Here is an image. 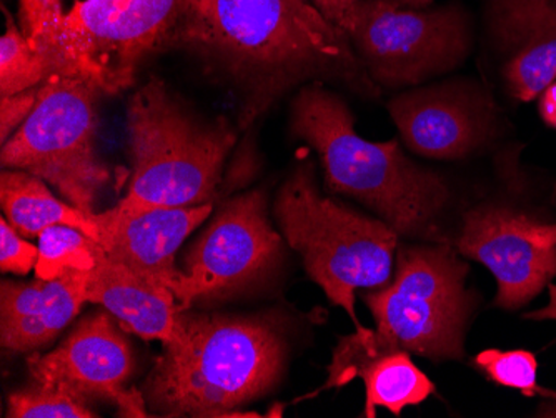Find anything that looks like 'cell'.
Segmentation results:
<instances>
[{
  "instance_id": "83f0119b",
  "label": "cell",
  "mask_w": 556,
  "mask_h": 418,
  "mask_svg": "<svg viewBox=\"0 0 556 418\" xmlns=\"http://www.w3.org/2000/svg\"><path fill=\"white\" fill-rule=\"evenodd\" d=\"M548 304L543 308H536V311L528 312L525 314L527 320H533V322H545V320H556V286L549 283L548 286Z\"/></svg>"
},
{
  "instance_id": "f1b7e54d",
  "label": "cell",
  "mask_w": 556,
  "mask_h": 418,
  "mask_svg": "<svg viewBox=\"0 0 556 418\" xmlns=\"http://www.w3.org/2000/svg\"><path fill=\"white\" fill-rule=\"evenodd\" d=\"M403 8L424 9L432 4L433 0H395Z\"/></svg>"
},
{
  "instance_id": "5bb4252c",
  "label": "cell",
  "mask_w": 556,
  "mask_h": 418,
  "mask_svg": "<svg viewBox=\"0 0 556 418\" xmlns=\"http://www.w3.org/2000/svg\"><path fill=\"white\" fill-rule=\"evenodd\" d=\"M211 214L212 204L152 208L134 214H117L109 208L96 214L99 243L112 261L155 286L172 290L175 295L184 277L175 265V255L187 237Z\"/></svg>"
},
{
  "instance_id": "2e32d148",
  "label": "cell",
  "mask_w": 556,
  "mask_h": 418,
  "mask_svg": "<svg viewBox=\"0 0 556 418\" xmlns=\"http://www.w3.org/2000/svg\"><path fill=\"white\" fill-rule=\"evenodd\" d=\"M355 379L364 380L367 418L377 417V408L400 417L405 408L424 404L435 392V383L415 365L412 354L382 347L375 330L367 327L340 337L320 390L339 389Z\"/></svg>"
},
{
  "instance_id": "9c48e42d",
  "label": "cell",
  "mask_w": 556,
  "mask_h": 418,
  "mask_svg": "<svg viewBox=\"0 0 556 418\" xmlns=\"http://www.w3.org/2000/svg\"><path fill=\"white\" fill-rule=\"evenodd\" d=\"M339 27L380 89H412L445 76L467 61L473 43L460 4L412 9L395 0H361Z\"/></svg>"
},
{
  "instance_id": "7a4b0ae2",
  "label": "cell",
  "mask_w": 556,
  "mask_h": 418,
  "mask_svg": "<svg viewBox=\"0 0 556 418\" xmlns=\"http://www.w3.org/2000/svg\"><path fill=\"white\" fill-rule=\"evenodd\" d=\"M289 122L292 136L317 152L328 192L361 202L403 239L450 243L443 220L452 189L445 177L412 161L396 139H364L340 93L320 83L303 86Z\"/></svg>"
},
{
  "instance_id": "4316f807",
  "label": "cell",
  "mask_w": 556,
  "mask_h": 418,
  "mask_svg": "<svg viewBox=\"0 0 556 418\" xmlns=\"http://www.w3.org/2000/svg\"><path fill=\"white\" fill-rule=\"evenodd\" d=\"M540 115L546 126L556 129V80L540 96Z\"/></svg>"
},
{
  "instance_id": "7402d4cb",
  "label": "cell",
  "mask_w": 556,
  "mask_h": 418,
  "mask_svg": "<svg viewBox=\"0 0 556 418\" xmlns=\"http://www.w3.org/2000/svg\"><path fill=\"white\" fill-rule=\"evenodd\" d=\"M9 418H97L90 402L59 387L37 385L9 397Z\"/></svg>"
},
{
  "instance_id": "4fadbf2b",
  "label": "cell",
  "mask_w": 556,
  "mask_h": 418,
  "mask_svg": "<svg viewBox=\"0 0 556 418\" xmlns=\"http://www.w3.org/2000/svg\"><path fill=\"white\" fill-rule=\"evenodd\" d=\"M27 362L37 385L59 387L87 402H112L121 417L152 415L142 393L127 389L136 358L108 311L84 318L55 351L34 352Z\"/></svg>"
},
{
  "instance_id": "30bf717a",
  "label": "cell",
  "mask_w": 556,
  "mask_h": 418,
  "mask_svg": "<svg viewBox=\"0 0 556 418\" xmlns=\"http://www.w3.org/2000/svg\"><path fill=\"white\" fill-rule=\"evenodd\" d=\"M282 242L268 220L264 190L225 202L184 258L175 293L180 307L187 311L199 299H225L261 287L280 267Z\"/></svg>"
},
{
  "instance_id": "52a82bcc",
  "label": "cell",
  "mask_w": 556,
  "mask_h": 418,
  "mask_svg": "<svg viewBox=\"0 0 556 418\" xmlns=\"http://www.w3.org/2000/svg\"><path fill=\"white\" fill-rule=\"evenodd\" d=\"M467 276L468 265L452 243H400L392 282L362 295L377 342L432 362L464 360L477 307Z\"/></svg>"
},
{
  "instance_id": "6da1fadb",
  "label": "cell",
  "mask_w": 556,
  "mask_h": 418,
  "mask_svg": "<svg viewBox=\"0 0 556 418\" xmlns=\"http://www.w3.org/2000/svg\"><path fill=\"white\" fill-rule=\"evenodd\" d=\"M168 47L236 87L240 129L307 84H340L368 99L382 93L345 30L307 0H180Z\"/></svg>"
},
{
  "instance_id": "d4e9b609",
  "label": "cell",
  "mask_w": 556,
  "mask_h": 418,
  "mask_svg": "<svg viewBox=\"0 0 556 418\" xmlns=\"http://www.w3.org/2000/svg\"><path fill=\"white\" fill-rule=\"evenodd\" d=\"M40 87L0 97V142L5 143L24 124L36 107Z\"/></svg>"
},
{
  "instance_id": "e0dca14e",
  "label": "cell",
  "mask_w": 556,
  "mask_h": 418,
  "mask_svg": "<svg viewBox=\"0 0 556 418\" xmlns=\"http://www.w3.org/2000/svg\"><path fill=\"white\" fill-rule=\"evenodd\" d=\"M86 273L71 270L54 280L0 283V343L11 352L49 345L87 304Z\"/></svg>"
},
{
  "instance_id": "ffe728a7",
  "label": "cell",
  "mask_w": 556,
  "mask_h": 418,
  "mask_svg": "<svg viewBox=\"0 0 556 418\" xmlns=\"http://www.w3.org/2000/svg\"><path fill=\"white\" fill-rule=\"evenodd\" d=\"M39 258H37L36 277L54 280L71 270L89 273L97 265L100 245L83 230L67 226H54L43 230L37 237Z\"/></svg>"
},
{
  "instance_id": "603a6c76",
  "label": "cell",
  "mask_w": 556,
  "mask_h": 418,
  "mask_svg": "<svg viewBox=\"0 0 556 418\" xmlns=\"http://www.w3.org/2000/svg\"><path fill=\"white\" fill-rule=\"evenodd\" d=\"M473 364L496 385L520 390L528 397L539 393V360L532 352L489 349L480 352Z\"/></svg>"
},
{
  "instance_id": "d6986e66",
  "label": "cell",
  "mask_w": 556,
  "mask_h": 418,
  "mask_svg": "<svg viewBox=\"0 0 556 418\" xmlns=\"http://www.w3.org/2000/svg\"><path fill=\"white\" fill-rule=\"evenodd\" d=\"M0 204L8 223L25 239H37L54 226L74 227L99 242L96 214H86L50 192L47 182L29 172L4 168L0 176Z\"/></svg>"
},
{
  "instance_id": "ba28073f",
  "label": "cell",
  "mask_w": 556,
  "mask_h": 418,
  "mask_svg": "<svg viewBox=\"0 0 556 418\" xmlns=\"http://www.w3.org/2000/svg\"><path fill=\"white\" fill-rule=\"evenodd\" d=\"M99 89L74 77L50 76L29 118L2 143V167L29 172L65 201L96 214L111 174L97 154Z\"/></svg>"
},
{
  "instance_id": "8fae6325",
  "label": "cell",
  "mask_w": 556,
  "mask_h": 418,
  "mask_svg": "<svg viewBox=\"0 0 556 418\" xmlns=\"http://www.w3.org/2000/svg\"><path fill=\"white\" fill-rule=\"evenodd\" d=\"M450 243L493 274V304L503 311L530 304L556 277V223L515 205L483 202L468 208Z\"/></svg>"
},
{
  "instance_id": "ac0fdd59",
  "label": "cell",
  "mask_w": 556,
  "mask_h": 418,
  "mask_svg": "<svg viewBox=\"0 0 556 418\" xmlns=\"http://www.w3.org/2000/svg\"><path fill=\"white\" fill-rule=\"evenodd\" d=\"M87 301L102 305L130 332L146 340L172 342L179 332L184 311L172 290L155 286L112 261L100 249L97 265L86 273Z\"/></svg>"
},
{
  "instance_id": "5b68a950",
  "label": "cell",
  "mask_w": 556,
  "mask_h": 418,
  "mask_svg": "<svg viewBox=\"0 0 556 418\" xmlns=\"http://www.w3.org/2000/svg\"><path fill=\"white\" fill-rule=\"evenodd\" d=\"M127 132L132 176L111 211L195 207L217 197L225 162L237 143L227 118L200 115L164 80L152 77L130 99Z\"/></svg>"
},
{
  "instance_id": "277c9868",
  "label": "cell",
  "mask_w": 556,
  "mask_h": 418,
  "mask_svg": "<svg viewBox=\"0 0 556 418\" xmlns=\"http://www.w3.org/2000/svg\"><path fill=\"white\" fill-rule=\"evenodd\" d=\"M18 24L50 76L117 96L165 49L180 0H17Z\"/></svg>"
},
{
  "instance_id": "cb8c5ba5",
  "label": "cell",
  "mask_w": 556,
  "mask_h": 418,
  "mask_svg": "<svg viewBox=\"0 0 556 418\" xmlns=\"http://www.w3.org/2000/svg\"><path fill=\"white\" fill-rule=\"evenodd\" d=\"M39 258V248L27 242L24 236L17 232L8 218L0 220V270L27 276L36 268Z\"/></svg>"
},
{
  "instance_id": "9a60e30c",
  "label": "cell",
  "mask_w": 556,
  "mask_h": 418,
  "mask_svg": "<svg viewBox=\"0 0 556 418\" xmlns=\"http://www.w3.org/2000/svg\"><path fill=\"white\" fill-rule=\"evenodd\" d=\"M486 18L510 96H542L556 80V0H489Z\"/></svg>"
},
{
  "instance_id": "f546056e",
  "label": "cell",
  "mask_w": 556,
  "mask_h": 418,
  "mask_svg": "<svg viewBox=\"0 0 556 418\" xmlns=\"http://www.w3.org/2000/svg\"><path fill=\"white\" fill-rule=\"evenodd\" d=\"M539 415L540 417H556V405L540 408Z\"/></svg>"
},
{
  "instance_id": "44dd1931",
  "label": "cell",
  "mask_w": 556,
  "mask_h": 418,
  "mask_svg": "<svg viewBox=\"0 0 556 418\" xmlns=\"http://www.w3.org/2000/svg\"><path fill=\"white\" fill-rule=\"evenodd\" d=\"M49 77L46 62L8 15V30L0 40V97L40 87Z\"/></svg>"
},
{
  "instance_id": "8992f818",
  "label": "cell",
  "mask_w": 556,
  "mask_h": 418,
  "mask_svg": "<svg viewBox=\"0 0 556 418\" xmlns=\"http://www.w3.org/2000/svg\"><path fill=\"white\" fill-rule=\"evenodd\" d=\"M275 218L308 277L328 301L342 307L355 330H364L355 311V293L390 282L402 237L378 217H368L324 195L315 167L302 161L278 189Z\"/></svg>"
},
{
  "instance_id": "7c38bea8",
  "label": "cell",
  "mask_w": 556,
  "mask_h": 418,
  "mask_svg": "<svg viewBox=\"0 0 556 418\" xmlns=\"http://www.w3.org/2000/svg\"><path fill=\"white\" fill-rule=\"evenodd\" d=\"M387 111L414 154L464 161L485 149L498 130V107L482 84L446 79L405 89Z\"/></svg>"
},
{
  "instance_id": "3957f363",
  "label": "cell",
  "mask_w": 556,
  "mask_h": 418,
  "mask_svg": "<svg viewBox=\"0 0 556 418\" xmlns=\"http://www.w3.org/2000/svg\"><path fill=\"white\" fill-rule=\"evenodd\" d=\"M289 340L280 315L179 314L146 383L150 414L162 417H261L240 411L282 377Z\"/></svg>"
},
{
  "instance_id": "484cf974",
  "label": "cell",
  "mask_w": 556,
  "mask_h": 418,
  "mask_svg": "<svg viewBox=\"0 0 556 418\" xmlns=\"http://www.w3.org/2000/svg\"><path fill=\"white\" fill-rule=\"evenodd\" d=\"M312 4L321 12V15L333 22L339 26L343 15L353 8V5L361 2V0H311Z\"/></svg>"
}]
</instances>
